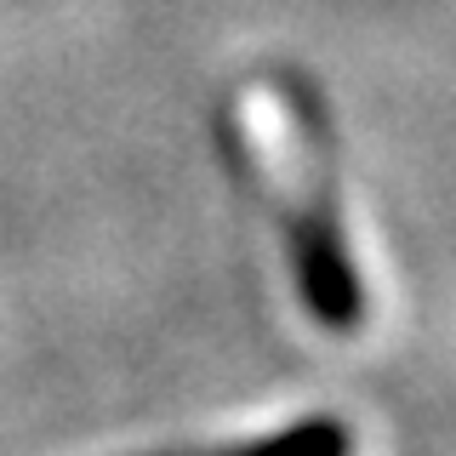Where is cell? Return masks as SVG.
<instances>
[{
    "label": "cell",
    "instance_id": "obj_1",
    "mask_svg": "<svg viewBox=\"0 0 456 456\" xmlns=\"http://www.w3.org/2000/svg\"><path fill=\"white\" fill-rule=\"evenodd\" d=\"M246 142L256 149L268 189L285 217V246H291L297 291L308 314L331 331H354L365 314L360 268H354L348 234L337 211V177H331V142H325V114L297 80H263L251 86L246 109Z\"/></svg>",
    "mask_w": 456,
    "mask_h": 456
},
{
    "label": "cell",
    "instance_id": "obj_2",
    "mask_svg": "<svg viewBox=\"0 0 456 456\" xmlns=\"http://www.w3.org/2000/svg\"><path fill=\"white\" fill-rule=\"evenodd\" d=\"M354 439L348 428L331 417H314V422H291L280 434L246 439V445H223V451H189V456H348Z\"/></svg>",
    "mask_w": 456,
    "mask_h": 456
}]
</instances>
